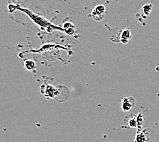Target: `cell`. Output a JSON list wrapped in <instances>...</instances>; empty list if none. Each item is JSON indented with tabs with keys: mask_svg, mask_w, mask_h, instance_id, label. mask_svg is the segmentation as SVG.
I'll use <instances>...</instances> for the list:
<instances>
[{
	"mask_svg": "<svg viewBox=\"0 0 159 142\" xmlns=\"http://www.w3.org/2000/svg\"><path fill=\"white\" fill-rule=\"evenodd\" d=\"M106 15V8L104 5L99 4L96 6L92 11V17L95 21H100Z\"/></svg>",
	"mask_w": 159,
	"mask_h": 142,
	"instance_id": "cell-1",
	"label": "cell"
},
{
	"mask_svg": "<svg viewBox=\"0 0 159 142\" xmlns=\"http://www.w3.org/2000/svg\"><path fill=\"white\" fill-rule=\"evenodd\" d=\"M136 104V100L132 97H127L122 98L121 108L123 111L126 112L130 111Z\"/></svg>",
	"mask_w": 159,
	"mask_h": 142,
	"instance_id": "cell-2",
	"label": "cell"
},
{
	"mask_svg": "<svg viewBox=\"0 0 159 142\" xmlns=\"http://www.w3.org/2000/svg\"><path fill=\"white\" fill-rule=\"evenodd\" d=\"M56 88H54L53 85L49 84L43 85L41 88L42 94L48 98H54L56 94Z\"/></svg>",
	"mask_w": 159,
	"mask_h": 142,
	"instance_id": "cell-3",
	"label": "cell"
},
{
	"mask_svg": "<svg viewBox=\"0 0 159 142\" xmlns=\"http://www.w3.org/2000/svg\"><path fill=\"white\" fill-rule=\"evenodd\" d=\"M132 38V34L130 29H124L121 30L120 36V42L122 44L126 45Z\"/></svg>",
	"mask_w": 159,
	"mask_h": 142,
	"instance_id": "cell-4",
	"label": "cell"
},
{
	"mask_svg": "<svg viewBox=\"0 0 159 142\" xmlns=\"http://www.w3.org/2000/svg\"><path fill=\"white\" fill-rule=\"evenodd\" d=\"M63 28L65 30L69 35H73L75 32V26L71 23H66L64 24Z\"/></svg>",
	"mask_w": 159,
	"mask_h": 142,
	"instance_id": "cell-5",
	"label": "cell"
},
{
	"mask_svg": "<svg viewBox=\"0 0 159 142\" xmlns=\"http://www.w3.org/2000/svg\"><path fill=\"white\" fill-rule=\"evenodd\" d=\"M125 118L128 119L127 123H125L127 124L129 127L132 128L138 127V123H137V118L132 116H126Z\"/></svg>",
	"mask_w": 159,
	"mask_h": 142,
	"instance_id": "cell-6",
	"label": "cell"
},
{
	"mask_svg": "<svg viewBox=\"0 0 159 142\" xmlns=\"http://www.w3.org/2000/svg\"><path fill=\"white\" fill-rule=\"evenodd\" d=\"M152 10V5L151 4H145L143 6V7L141 8V12L143 13V15L145 16H148L150 15L151 11Z\"/></svg>",
	"mask_w": 159,
	"mask_h": 142,
	"instance_id": "cell-7",
	"label": "cell"
},
{
	"mask_svg": "<svg viewBox=\"0 0 159 142\" xmlns=\"http://www.w3.org/2000/svg\"><path fill=\"white\" fill-rule=\"evenodd\" d=\"M147 137L146 135H145V132H141V133H138L136 136L135 139V142H145L147 141Z\"/></svg>",
	"mask_w": 159,
	"mask_h": 142,
	"instance_id": "cell-8",
	"label": "cell"
},
{
	"mask_svg": "<svg viewBox=\"0 0 159 142\" xmlns=\"http://www.w3.org/2000/svg\"><path fill=\"white\" fill-rule=\"evenodd\" d=\"M121 30L119 29V31L115 32L111 37V41L114 42H120V36H121Z\"/></svg>",
	"mask_w": 159,
	"mask_h": 142,
	"instance_id": "cell-9",
	"label": "cell"
},
{
	"mask_svg": "<svg viewBox=\"0 0 159 142\" xmlns=\"http://www.w3.org/2000/svg\"><path fill=\"white\" fill-rule=\"evenodd\" d=\"M25 66L26 68L28 69V70H32V69L35 67V64L34 62L31 61L30 59H29V60L25 62Z\"/></svg>",
	"mask_w": 159,
	"mask_h": 142,
	"instance_id": "cell-10",
	"label": "cell"
},
{
	"mask_svg": "<svg viewBox=\"0 0 159 142\" xmlns=\"http://www.w3.org/2000/svg\"><path fill=\"white\" fill-rule=\"evenodd\" d=\"M137 120L138 123V127L140 126V125H142L143 124V115L141 114H139V115L137 118Z\"/></svg>",
	"mask_w": 159,
	"mask_h": 142,
	"instance_id": "cell-11",
	"label": "cell"
}]
</instances>
